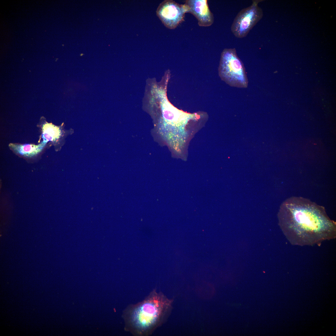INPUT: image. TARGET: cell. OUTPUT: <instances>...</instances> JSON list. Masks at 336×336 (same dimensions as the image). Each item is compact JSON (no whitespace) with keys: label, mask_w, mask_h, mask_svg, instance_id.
<instances>
[{"label":"cell","mask_w":336,"mask_h":336,"mask_svg":"<svg viewBox=\"0 0 336 336\" xmlns=\"http://www.w3.org/2000/svg\"><path fill=\"white\" fill-rule=\"evenodd\" d=\"M43 132L49 134L51 137V140L54 141H58L62 136L61 129L58 126H55L51 124L47 123L43 127Z\"/></svg>","instance_id":"obj_8"},{"label":"cell","mask_w":336,"mask_h":336,"mask_svg":"<svg viewBox=\"0 0 336 336\" xmlns=\"http://www.w3.org/2000/svg\"><path fill=\"white\" fill-rule=\"evenodd\" d=\"M185 3L189 7V13L196 18L199 26H209L213 23L214 16L207 0H187Z\"/></svg>","instance_id":"obj_6"},{"label":"cell","mask_w":336,"mask_h":336,"mask_svg":"<svg viewBox=\"0 0 336 336\" xmlns=\"http://www.w3.org/2000/svg\"><path fill=\"white\" fill-rule=\"evenodd\" d=\"M165 96L164 94L161 104L163 116L166 121L174 124H185L194 117V114L186 113L173 106Z\"/></svg>","instance_id":"obj_7"},{"label":"cell","mask_w":336,"mask_h":336,"mask_svg":"<svg viewBox=\"0 0 336 336\" xmlns=\"http://www.w3.org/2000/svg\"><path fill=\"white\" fill-rule=\"evenodd\" d=\"M189 11V7L185 3L180 4L172 0H166L160 4L156 13L166 27L173 29L184 20L185 13Z\"/></svg>","instance_id":"obj_5"},{"label":"cell","mask_w":336,"mask_h":336,"mask_svg":"<svg viewBox=\"0 0 336 336\" xmlns=\"http://www.w3.org/2000/svg\"><path fill=\"white\" fill-rule=\"evenodd\" d=\"M218 73L222 80L231 86L238 88H246L248 86L245 69L235 48H226L223 50Z\"/></svg>","instance_id":"obj_3"},{"label":"cell","mask_w":336,"mask_h":336,"mask_svg":"<svg viewBox=\"0 0 336 336\" xmlns=\"http://www.w3.org/2000/svg\"><path fill=\"white\" fill-rule=\"evenodd\" d=\"M171 301L154 289L142 301L124 310V329L134 336L152 335L163 323Z\"/></svg>","instance_id":"obj_2"},{"label":"cell","mask_w":336,"mask_h":336,"mask_svg":"<svg viewBox=\"0 0 336 336\" xmlns=\"http://www.w3.org/2000/svg\"><path fill=\"white\" fill-rule=\"evenodd\" d=\"M280 224L290 243L293 245H320L336 237V223L328 216L325 208L309 199L292 197L282 204Z\"/></svg>","instance_id":"obj_1"},{"label":"cell","mask_w":336,"mask_h":336,"mask_svg":"<svg viewBox=\"0 0 336 336\" xmlns=\"http://www.w3.org/2000/svg\"><path fill=\"white\" fill-rule=\"evenodd\" d=\"M262 0H254L249 6L241 10L235 18L231 27L234 35L239 38L247 36L262 18L263 13L259 3Z\"/></svg>","instance_id":"obj_4"}]
</instances>
